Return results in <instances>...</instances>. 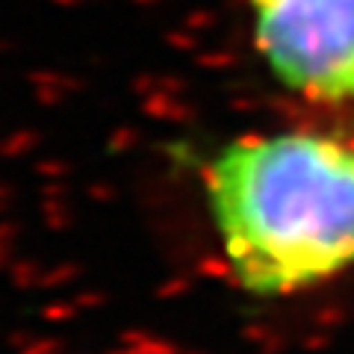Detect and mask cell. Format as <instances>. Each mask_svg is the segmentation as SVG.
Masks as SVG:
<instances>
[{"label":"cell","mask_w":354,"mask_h":354,"mask_svg":"<svg viewBox=\"0 0 354 354\" xmlns=\"http://www.w3.org/2000/svg\"><path fill=\"white\" fill-rule=\"evenodd\" d=\"M195 171L242 292L286 298L354 269V139L316 127L239 133Z\"/></svg>","instance_id":"1"},{"label":"cell","mask_w":354,"mask_h":354,"mask_svg":"<svg viewBox=\"0 0 354 354\" xmlns=\"http://www.w3.org/2000/svg\"><path fill=\"white\" fill-rule=\"evenodd\" d=\"M263 71L310 106H354V0H242Z\"/></svg>","instance_id":"2"}]
</instances>
